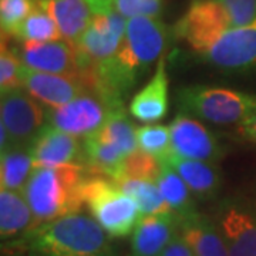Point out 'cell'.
Returning a JSON list of instances; mask_svg holds the SVG:
<instances>
[{
  "mask_svg": "<svg viewBox=\"0 0 256 256\" xmlns=\"http://www.w3.org/2000/svg\"><path fill=\"white\" fill-rule=\"evenodd\" d=\"M112 4L114 9L127 18H158L162 9V0H112Z\"/></svg>",
  "mask_w": 256,
  "mask_h": 256,
  "instance_id": "cell-29",
  "label": "cell"
},
{
  "mask_svg": "<svg viewBox=\"0 0 256 256\" xmlns=\"http://www.w3.org/2000/svg\"><path fill=\"white\" fill-rule=\"evenodd\" d=\"M90 174L82 164L34 168L23 190L33 212L34 228L64 215L80 212L84 205L82 186Z\"/></svg>",
  "mask_w": 256,
  "mask_h": 256,
  "instance_id": "cell-1",
  "label": "cell"
},
{
  "mask_svg": "<svg viewBox=\"0 0 256 256\" xmlns=\"http://www.w3.org/2000/svg\"><path fill=\"white\" fill-rule=\"evenodd\" d=\"M161 174L156 180V185L165 201L168 202L178 218L194 214L195 210L191 200V190L172 166H170L164 161H161Z\"/></svg>",
  "mask_w": 256,
  "mask_h": 256,
  "instance_id": "cell-23",
  "label": "cell"
},
{
  "mask_svg": "<svg viewBox=\"0 0 256 256\" xmlns=\"http://www.w3.org/2000/svg\"><path fill=\"white\" fill-rule=\"evenodd\" d=\"M180 228L175 214L142 215L131 238L132 256H160Z\"/></svg>",
  "mask_w": 256,
  "mask_h": 256,
  "instance_id": "cell-15",
  "label": "cell"
},
{
  "mask_svg": "<svg viewBox=\"0 0 256 256\" xmlns=\"http://www.w3.org/2000/svg\"><path fill=\"white\" fill-rule=\"evenodd\" d=\"M18 56L24 67L36 72L82 76L76 46L67 40L23 42Z\"/></svg>",
  "mask_w": 256,
  "mask_h": 256,
  "instance_id": "cell-13",
  "label": "cell"
},
{
  "mask_svg": "<svg viewBox=\"0 0 256 256\" xmlns=\"http://www.w3.org/2000/svg\"><path fill=\"white\" fill-rule=\"evenodd\" d=\"M228 13L216 0H194L175 26V34L202 54L222 32L230 28Z\"/></svg>",
  "mask_w": 256,
  "mask_h": 256,
  "instance_id": "cell-7",
  "label": "cell"
},
{
  "mask_svg": "<svg viewBox=\"0 0 256 256\" xmlns=\"http://www.w3.org/2000/svg\"><path fill=\"white\" fill-rule=\"evenodd\" d=\"M161 161L156 156L146 154L144 151L137 150L136 152L126 156V160L120 164L118 170L110 180L116 178H136V180H146L156 182L161 174Z\"/></svg>",
  "mask_w": 256,
  "mask_h": 256,
  "instance_id": "cell-25",
  "label": "cell"
},
{
  "mask_svg": "<svg viewBox=\"0 0 256 256\" xmlns=\"http://www.w3.org/2000/svg\"><path fill=\"white\" fill-rule=\"evenodd\" d=\"M228 13L232 28L252 23L256 18V0H216Z\"/></svg>",
  "mask_w": 256,
  "mask_h": 256,
  "instance_id": "cell-30",
  "label": "cell"
},
{
  "mask_svg": "<svg viewBox=\"0 0 256 256\" xmlns=\"http://www.w3.org/2000/svg\"><path fill=\"white\" fill-rule=\"evenodd\" d=\"M216 225L229 256H256V210L229 204L220 210Z\"/></svg>",
  "mask_w": 256,
  "mask_h": 256,
  "instance_id": "cell-14",
  "label": "cell"
},
{
  "mask_svg": "<svg viewBox=\"0 0 256 256\" xmlns=\"http://www.w3.org/2000/svg\"><path fill=\"white\" fill-rule=\"evenodd\" d=\"M22 88L48 108H57L92 90L82 76H67L36 72L24 67Z\"/></svg>",
  "mask_w": 256,
  "mask_h": 256,
  "instance_id": "cell-10",
  "label": "cell"
},
{
  "mask_svg": "<svg viewBox=\"0 0 256 256\" xmlns=\"http://www.w3.org/2000/svg\"><path fill=\"white\" fill-rule=\"evenodd\" d=\"M36 168H54L63 165H84L82 141L58 128L46 124L30 146Z\"/></svg>",
  "mask_w": 256,
  "mask_h": 256,
  "instance_id": "cell-12",
  "label": "cell"
},
{
  "mask_svg": "<svg viewBox=\"0 0 256 256\" xmlns=\"http://www.w3.org/2000/svg\"><path fill=\"white\" fill-rule=\"evenodd\" d=\"M111 181L137 202L142 215L174 214L172 208L165 201L158 185L154 181L136 178H116Z\"/></svg>",
  "mask_w": 256,
  "mask_h": 256,
  "instance_id": "cell-22",
  "label": "cell"
},
{
  "mask_svg": "<svg viewBox=\"0 0 256 256\" xmlns=\"http://www.w3.org/2000/svg\"><path fill=\"white\" fill-rule=\"evenodd\" d=\"M26 238L28 246L44 256H111L107 232L82 212L43 224Z\"/></svg>",
  "mask_w": 256,
  "mask_h": 256,
  "instance_id": "cell-2",
  "label": "cell"
},
{
  "mask_svg": "<svg viewBox=\"0 0 256 256\" xmlns=\"http://www.w3.org/2000/svg\"><path fill=\"white\" fill-rule=\"evenodd\" d=\"M201 56L225 70L256 67V18L249 24L222 32Z\"/></svg>",
  "mask_w": 256,
  "mask_h": 256,
  "instance_id": "cell-9",
  "label": "cell"
},
{
  "mask_svg": "<svg viewBox=\"0 0 256 256\" xmlns=\"http://www.w3.org/2000/svg\"><path fill=\"white\" fill-rule=\"evenodd\" d=\"M180 220V234L191 246L195 256H229L226 244L218 225L206 216L194 212Z\"/></svg>",
  "mask_w": 256,
  "mask_h": 256,
  "instance_id": "cell-18",
  "label": "cell"
},
{
  "mask_svg": "<svg viewBox=\"0 0 256 256\" xmlns=\"http://www.w3.org/2000/svg\"><path fill=\"white\" fill-rule=\"evenodd\" d=\"M37 6L53 18L64 40L77 43L92 23V8L86 0H36Z\"/></svg>",
  "mask_w": 256,
  "mask_h": 256,
  "instance_id": "cell-17",
  "label": "cell"
},
{
  "mask_svg": "<svg viewBox=\"0 0 256 256\" xmlns=\"http://www.w3.org/2000/svg\"><path fill=\"white\" fill-rule=\"evenodd\" d=\"M160 256H195V254L191 246L186 244V240L181 236V234L176 232Z\"/></svg>",
  "mask_w": 256,
  "mask_h": 256,
  "instance_id": "cell-31",
  "label": "cell"
},
{
  "mask_svg": "<svg viewBox=\"0 0 256 256\" xmlns=\"http://www.w3.org/2000/svg\"><path fill=\"white\" fill-rule=\"evenodd\" d=\"M94 14H106L114 10L112 0H86Z\"/></svg>",
  "mask_w": 256,
  "mask_h": 256,
  "instance_id": "cell-33",
  "label": "cell"
},
{
  "mask_svg": "<svg viewBox=\"0 0 256 256\" xmlns=\"http://www.w3.org/2000/svg\"><path fill=\"white\" fill-rule=\"evenodd\" d=\"M239 132L256 144V114L246 121H244L242 124H239Z\"/></svg>",
  "mask_w": 256,
  "mask_h": 256,
  "instance_id": "cell-32",
  "label": "cell"
},
{
  "mask_svg": "<svg viewBox=\"0 0 256 256\" xmlns=\"http://www.w3.org/2000/svg\"><path fill=\"white\" fill-rule=\"evenodd\" d=\"M34 228V218L23 192L0 190V235L10 239Z\"/></svg>",
  "mask_w": 256,
  "mask_h": 256,
  "instance_id": "cell-20",
  "label": "cell"
},
{
  "mask_svg": "<svg viewBox=\"0 0 256 256\" xmlns=\"http://www.w3.org/2000/svg\"><path fill=\"white\" fill-rule=\"evenodd\" d=\"M120 107L122 102L88 90L62 107L46 110L47 124L74 137L86 138L102 127L111 112Z\"/></svg>",
  "mask_w": 256,
  "mask_h": 256,
  "instance_id": "cell-5",
  "label": "cell"
},
{
  "mask_svg": "<svg viewBox=\"0 0 256 256\" xmlns=\"http://www.w3.org/2000/svg\"><path fill=\"white\" fill-rule=\"evenodd\" d=\"M2 124L10 136L12 146H30L46 126V111L23 88L2 94Z\"/></svg>",
  "mask_w": 256,
  "mask_h": 256,
  "instance_id": "cell-8",
  "label": "cell"
},
{
  "mask_svg": "<svg viewBox=\"0 0 256 256\" xmlns=\"http://www.w3.org/2000/svg\"><path fill=\"white\" fill-rule=\"evenodd\" d=\"M13 37L20 38L23 42H38V43L56 42L63 38L53 18L37 4L33 12L24 18V22L16 28Z\"/></svg>",
  "mask_w": 256,
  "mask_h": 256,
  "instance_id": "cell-24",
  "label": "cell"
},
{
  "mask_svg": "<svg viewBox=\"0 0 256 256\" xmlns=\"http://www.w3.org/2000/svg\"><path fill=\"white\" fill-rule=\"evenodd\" d=\"M34 168L36 166L33 162L30 146H13L2 151V160H0L2 188L23 192Z\"/></svg>",
  "mask_w": 256,
  "mask_h": 256,
  "instance_id": "cell-21",
  "label": "cell"
},
{
  "mask_svg": "<svg viewBox=\"0 0 256 256\" xmlns=\"http://www.w3.org/2000/svg\"><path fill=\"white\" fill-rule=\"evenodd\" d=\"M181 112L214 124H242L256 114V96L246 92L194 86L180 92Z\"/></svg>",
  "mask_w": 256,
  "mask_h": 256,
  "instance_id": "cell-4",
  "label": "cell"
},
{
  "mask_svg": "<svg viewBox=\"0 0 256 256\" xmlns=\"http://www.w3.org/2000/svg\"><path fill=\"white\" fill-rule=\"evenodd\" d=\"M82 201L111 238H126L142 218L138 204L110 178L90 174L82 186Z\"/></svg>",
  "mask_w": 256,
  "mask_h": 256,
  "instance_id": "cell-3",
  "label": "cell"
},
{
  "mask_svg": "<svg viewBox=\"0 0 256 256\" xmlns=\"http://www.w3.org/2000/svg\"><path fill=\"white\" fill-rule=\"evenodd\" d=\"M36 8V0H0L2 34L13 36L16 28Z\"/></svg>",
  "mask_w": 256,
  "mask_h": 256,
  "instance_id": "cell-28",
  "label": "cell"
},
{
  "mask_svg": "<svg viewBox=\"0 0 256 256\" xmlns=\"http://www.w3.org/2000/svg\"><path fill=\"white\" fill-rule=\"evenodd\" d=\"M138 150L146 154L164 160L172 152L171 146V132L170 127L165 126H144L137 128Z\"/></svg>",
  "mask_w": 256,
  "mask_h": 256,
  "instance_id": "cell-26",
  "label": "cell"
},
{
  "mask_svg": "<svg viewBox=\"0 0 256 256\" xmlns=\"http://www.w3.org/2000/svg\"><path fill=\"white\" fill-rule=\"evenodd\" d=\"M160 161H164L170 166H172L188 185L191 192L200 198L214 196L220 190V174L210 162L184 158L174 152Z\"/></svg>",
  "mask_w": 256,
  "mask_h": 256,
  "instance_id": "cell-19",
  "label": "cell"
},
{
  "mask_svg": "<svg viewBox=\"0 0 256 256\" xmlns=\"http://www.w3.org/2000/svg\"><path fill=\"white\" fill-rule=\"evenodd\" d=\"M127 22L128 18L116 9L92 16L90 26L74 43L82 73L90 72L117 54L126 36Z\"/></svg>",
  "mask_w": 256,
  "mask_h": 256,
  "instance_id": "cell-6",
  "label": "cell"
},
{
  "mask_svg": "<svg viewBox=\"0 0 256 256\" xmlns=\"http://www.w3.org/2000/svg\"><path fill=\"white\" fill-rule=\"evenodd\" d=\"M172 152L205 162L220 160V146L215 136L188 114H178L170 126Z\"/></svg>",
  "mask_w": 256,
  "mask_h": 256,
  "instance_id": "cell-11",
  "label": "cell"
},
{
  "mask_svg": "<svg viewBox=\"0 0 256 256\" xmlns=\"http://www.w3.org/2000/svg\"><path fill=\"white\" fill-rule=\"evenodd\" d=\"M165 56L156 64V74L146 87L132 97L130 102V114L141 122L154 124L162 120L168 110V76L165 67Z\"/></svg>",
  "mask_w": 256,
  "mask_h": 256,
  "instance_id": "cell-16",
  "label": "cell"
},
{
  "mask_svg": "<svg viewBox=\"0 0 256 256\" xmlns=\"http://www.w3.org/2000/svg\"><path fill=\"white\" fill-rule=\"evenodd\" d=\"M23 68H24V64L22 62L18 53L8 44V42L3 37L2 52H0V90H2V94L22 88Z\"/></svg>",
  "mask_w": 256,
  "mask_h": 256,
  "instance_id": "cell-27",
  "label": "cell"
}]
</instances>
